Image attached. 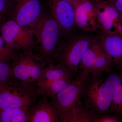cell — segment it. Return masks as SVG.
<instances>
[{
	"label": "cell",
	"mask_w": 122,
	"mask_h": 122,
	"mask_svg": "<svg viewBox=\"0 0 122 122\" xmlns=\"http://www.w3.org/2000/svg\"><path fill=\"white\" fill-rule=\"evenodd\" d=\"M31 29L36 38L35 53L47 64L55 62L59 48L65 41L58 24L44 10Z\"/></svg>",
	"instance_id": "6da1fadb"
},
{
	"label": "cell",
	"mask_w": 122,
	"mask_h": 122,
	"mask_svg": "<svg viewBox=\"0 0 122 122\" xmlns=\"http://www.w3.org/2000/svg\"><path fill=\"white\" fill-rule=\"evenodd\" d=\"M101 75L90 74L86 77L81 96L83 104L96 117L109 113L112 102L111 90Z\"/></svg>",
	"instance_id": "7a4b0ae2"
},
{
	"label": "cell",
	"mask_w": 122,
	"mask_h": 122,
	"mask_svg": "<svg viewBox=\"0 0 122 122\" xmlns=\"http://www.w3.org/2000/svg\"><path fill=\"white\" fill-rule=\"evenodd\" d=\"M37 96L36 89L14 78L0 83V111L15 108L28 110Z\"/></svg>",
	"instance_id": "3957f363"
},
{
	"label": "cell",
	"mask_w": 122,
	"mask_h": 122,
	"mask_svg": "<svg viewBox=\"0 0 122 122\" xmlns=\"http://www.w3.org/2000/svg\"><path fill=\"white\" fill-rule=\"evenodd\" d=\"M12 61L14 78L36 90L47 63L33 51L17 54Z\"/></svg>",
	"instance_id": "277c9868"
},
{
	"label": "cell",
	"mask_w": 122,
	"mask_h": 122,
	"mask_svg": "<svg viewBox=\"0 0 122 122\" xmlns=\"http://www.w3.org/2000/svg\"><path fill=\"white\" fill-rule=\"evenodd\" d=\"M94 37L91 33L81 32L63 41L59 48L55 63L63 65L72 74H76L78 72L82 57Z\"/></svg>",
	"instance_id": "5b68a950"
},
{
	"label": "cell",
	"mask_w": 122,
	"mask_h": 122,
	"mask_svg": "<svg viewBox=\"0 0 122 122\" xmlns=\"http://www.w3.org/2000/svg\"><path fill=\"white\" fill-rule=\"evenodd\" d=\"M0 33L8 48L23 52L34 51L35 40L32 30L13 20H7L1 26Z\"/></svg>",
	"instance_id": "8992f818"
},
{
	"label": "cell",
	"mask_w": 122,
	"mask_h": 122,
	"mask_svg": "<svg viewBox=\"0 0 122 122\" xmlns=\"http://www.w3.org/2000/svg\"><path fill=\"white\" fill-rule=\"evenodd\" d=\"M89 74L79 72L76 78L56 95L50 98V102L56 108L60 122L81 99L84 81Z\"/></svg>",
	"instance_id": "52a82bcc"
},
{
	"label": "cell",
	"mask_w": 122,
	"mask_h": 122,
	"mask_svg": "<svg viewBox=\"0 0 122 122\" xmlns=\"http://www.w3.org/2000/svg\"><path fill=\"white\" fill-rule=\"evenodd\" d=\"M43 11L41 0H9L7 20L31 29Z\"/></svg>",
	"instance_id": "ba28073f"
},
{
	"label": "cell",
	"mask_w": 122,
	"mask_h": 122,
	"mask_svg": "<svg viewBox=\"0 0 122 122\" xmlns=\"http://www.w3.org/2000/svg\"><path fill=\"white\" fill-rule=\"evenodd\" d=\"M48 13L59 25L63 38L66 41L74 36L78 30L74 7L65 0H46Z\"/></svg>",
	"instance_id": "9c48e42d"
},
{
	"label": "cell",
	"mask_w": 122,
	"mask_h": 122,
	"mask_svg": "<svg viewBox=\"0 0 122 122\" xmlns=\"http://www.w3.org/2000/svg\"><path fill=\"white\" fill-rule=\"evenodd\" d=\"M100 31L110 35L122 33V14L111 0H95Z\"/></svg>",
	"instance_id": "30bf717a"
},
{
	"label": "cell",
	"mask_w": 122,
	"mask_h": 122,
	"mask_svg": "<svg viewBox=\"0 0 122 122\" xmlns=\"http://www.w3.org/2000/svg\"><path fill=\"white\" fill-rule=\"evenodd\" d=\"M73 6L78 30L91 33L97 34L100 31L96 7L93 0H81Z\"/></svg>",
	"instance_id": "8fae6325"
},
{
	"label": "cell",
	"mask_w": 122,
	"mask_h": 122,
	"mask_svg": "<svg viewBox=\"0 0 122 122\" xmlns=\"http://www.w3.org/2000/svg\"><path fill=\"white\" fill-rule=\"evenodd\" d=\"M95 36L112 66L122 69V39L118 35H110L100 31Z\"/></svg>",
	"instance_id": "7c38bea8"
},
{
	"label": "cell",
	"mask_w": 122,
	"mask_h": 122,
	"mask_svg": "<svg viewBox=\"0 0 122 122\" xmlns=\"http://www.w3.org/2000/svg\"><path fill=\"white\" fill-rule=\"evenodd\" d=\"M41 96L27 110L28 122H60L56 110L48 97Z\"/></svg>",
	"instance_id": "4fadbf2b"
},
{
	"label": "cell",
	"mask_w": 122,
	"mask_h": 122,
	"mask_svg": "<svg viewBox=\"0 0 122 122\" xmlns=\"http://www.w3.org/2000/svg\"><path fill=\"white\" fill-rule=\"evenodd\" d=\"M105 81L112 93V103L109 113L122 115V72H112Z\"/></svg>",
	"instance_id": "5bb4252c"
},
{
	"label": "cell",
	"mask_w": 122,
	"mask_h": 122,
	"mask_svg": "<svg viewBox=\"0 0 122 122\" xmlns=\"http://www.w3.org/2000/svg\"><path fill=\"white\" fill-rule=\"evenodd\" d=\"M73 75L69 70L63 65L53 62H49L45 68L41 81L38 84L37 88L58 79L72 77Z\"/></svg>",
	"instance_id": "9a60e30c"
},
{
	"label": "cell",
	"mask_w": 122,
	"mask_h": 122,
	"mask_svg": "<svg viewBox=\"0 0 122 122\" xmlns=\"http://www.w3.org/2000/svg\"><path fill=\"white\" fill-rule=\"evenodd\" d=\"M96 117L80 99L71 110L62 122H93Z\"/></svg>",
	"instance_id": "2e32d148"
},
{
	"label": "cell",
	"mask_w": 122,
	"mask_h": 122,
	"mask_svg": "<svg viewBox=\"0 0 122 122\" xmlns=\"http://www.w3.org/2000/svg\"><path fill=\"white\" fill-rule=\"evenodd\" d=\"M72 81V77H70L53 81L41 87L37 88V93L38 95H45L50 98L65 89Z\"/></svg>",
	"instance_id": "e0dca14e"
},
{
	"label": "cell",
	"mask_w": 122,
	"mask_h": 122,
	"mask_svg": "<svg viewBox=\"0 0 122 122\" xmlns=\"http://www.w3.org/2000/svg\"><path fill=\"white\" fill-rule=\"evenodd\" d=\"M97 43L95 36L91 45L82 57L79 68V72L91 74L96 61Z\"/></svg>",
	"instance_id": "ac0fdd59"
},
{
	"label": "cell",
	"mask_w": 122,
	"mask_h": 122,
	"mask_svg": "<svg viewBox=\"0 0 122 122\" xmlns=\"http://www.w3.org/2000/svg\"><path fill=\"white\" fill-rule=\"evenodd\" d=\"M97 40V43L96 61L91 74L96 75L102 73L110 72L112 66L111 62Z\"/></svg>",
	"instance_id": "d6986e66"
},
{
	"label": "cell",
	"mask_w": 122,
	"mask_h": 122,
	"mask_svg": "<svg viewBox=\"0 0 122 122\" xmlns=\"http://www.w3.org/2000/svg\"><path fill=\"white\" fill-rule=\"evenodd\" d=\"M0 122H28L27 110L15 108L0 111Z\"/></svg>",
	"instance_id": "ffe728a7"
},
{
	"label": "cell",
	"mask_w": 122,
	"mask_h": 122,
	"mask_svg": "<svg viewBox=\"0 0 122 122\" xmlns=\"http://www.w3.org/2000/svg\"><path fill=\"white\" fill-rule=\"evenodd\" d=\"M16 54V51L7 46L4 39L0 35V62L8 63L12 61Z\"/></svg>",
	"instance_id": "44dd1931"
},
{
	"label": "cell",
	"mask_w": 122,
	"mask_h": 122,
	"mask_svg": "<svg viewBox=\"0 0 122 122\" xmlns=\"http://www.w3.org/2000/svg\"><path fill=\"white\" fill-rule=\"evenodd\" d=\"M13 78L12 67L8 63L0 62V83L7 81Z\"/></svg>",
	"instance_id": "7402d4cb"
},
{
	"label": "cell",
	"mask_w": 122,
	"mask_h": 122,
	"mask_svg": "<svg viewBox=\"0 0 122 122\" xmlns=\"http://www.w3.org/2000/svg\"><path fill=\"white\" fill-rule=\"evenodd\" d=\"M9 0H0V29L7 20Z\"/></svg>",
	"instance_id": "603a6c76"
},
{
	"label": "cell",
	"mask_w": 122,
	"mask_h": 122,
	"mask_svg": "<svg viewBox=\"0 0 122 122\" xmlns=\"http://www.w3.org/2000/svg\"><path fill=\"white\" fill-rule=\"evenodd\" d=\"M117 116L109 115L107 114L97 116L95 118L93 122H122Z\"/></svg>",
	"instance_id": "cb8c5ba5"
},
{
	"label": "cell",
	"mask_w": 122,
	"mask_h": 122,
	"mask_svg": "<svg viewBox=\"0 0 122 122\" xmlns=\"http://www.w3.org/2000/svg\"><path fill=\"white\" fill-rule=\"evenodd\" d=\"M114 6L122 14V0H111Z\"/></svg>",
	"instance_id": "d4e9b609"
},
{
	"label": "cell",
	"mask_w": 122,
	"mask_h": 122,
	"mask_svg": "<svg viewBox=\"0 0 122 122\" xmlns=\"http://www.w3.org/2000/svg\"><path fill=\"white\" fill-rule=\"evenodd\" d=\"M67 2H69L73 6L80 1L81 0H65Z\"/></svg>",
	"instance_id": "484cf974"
},
{
	"label": "cell",
	"mask_w": 122,
	"mask_h": 122,
	"mask_svg": "<svg viewBox=\"0 0 122 122\" xmlns=\"http://www.w3.org/2000/svg\"></svg>",
	"instance_id": "4316f807"
},
{
	"label": "cell",
	"mask_w": 122,
	"mask_h": 122,
	"mask_svg": "<svg viewBox=\"0 0 122 122\" xmlns=\"http://www.w3.org/2000/svg\"><path fill=\"white\" fill-rule=\"evenodd\" d=\"M120 36H121V38H122V34H121V35H120Z\"/></svg>",
	"instance_id": "83f0119b"
}]
</instances>
